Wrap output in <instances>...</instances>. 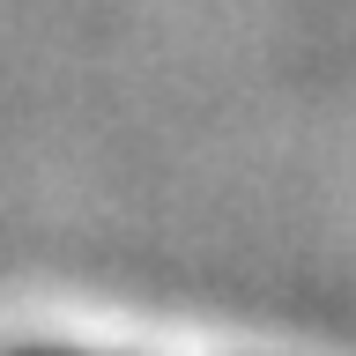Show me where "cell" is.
Returning a JSON list of instances; mask_svg holds the SVG:
<instances>
[{
    "instance_id": "1",
    "label": "cell",
    "mask_w": 356,
    "mask_h": 356,
    "mask_svg": "<svg viewBox=\"0 0 356 356\" xmlns=\"http://www.w3.org/2000/svg\"><path fill=\"white\" fill-rule=\"evenodd\" d=\"M8 356H89V349H8Z\"/></svg>"
}]
</instances>
